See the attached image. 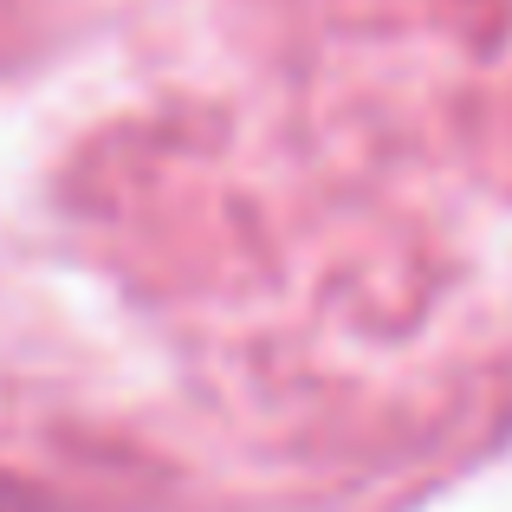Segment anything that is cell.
<instances>
[{"instance_id": "6da1fadb", "label": "cell", "mask_w": 512, "mask_h": 512, "mask_svg": "<svg viewBox=\"0 0 512 512\" xmlns=\"http://www.w3.org/2000/svg\"><path fill=\"white\" fill-rule=\"evenodd\" d=\"M0 512H20V506H0Z\"/></svg>"}]
</instances>
